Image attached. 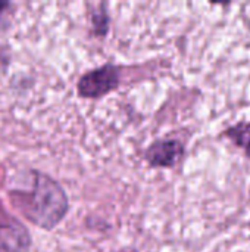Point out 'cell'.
I'll return each mask as SVG.
<instances>
[{
  "mask_svg": "<svg viewBox=\"0 0 250 252\" xmlns=\"http://www.w3.org/2000/svg\"><path fill=\"white\" fill-rule=\"evenodd\" d=\"M31 186L25 190L10 192L9 196L16 210L25 219L43 229H53L66 216L69 202L65 190L49 176L31 171Z\"/></svg>",
  "mask_w": 250,
  "mask_h": 252,
  "instance_id": "1",
  "label": "cell"
},
{
  "mask_svg": "<svg viewBox=\"0 0 250 252\" xmlns=\"http://www.w3.org/2000/svg\"><path fill=\"white\" fill-rule=\"evenodd\" d=\"M119 68L113 63L102 65L96 69L85 72L77 84L78 94L81 97L96 99L102 97L119 87Z\"/></svg>",
  "mask_w": 250,
  "mask_h": 252,
  "instance_id": "2",
  "label": "cell"
},
{
  "mask_svg": "<svg viewBox=\"0 0 250 252\" xmlns=\"http://www.w3.org/2000/svg\"><path fill=\"white\" fill-rule=\"evenodd\" d=\"M29 245L28 230L0 205V252H27Z\"/></svg>",
  "mask_w": 250,
  "mask_h": 252,
  "instance_id": "3",
  "label": "cell"
},
{
  "mask_svg": "<svg viewBox=\"0 0 250 252\" xmlns=\"http://www.w3.org/2000/svg\"><path fill=\"white\" fill-rule=\"evenodd\" d=\"M184 155V145L177 139H161L153 142L144 152L150 167L172 168Z\"/></svg>",
  "mask_w": 250,
  "mask_h": 252,
  "instance_id": "4",
  "label": "cell"
},
{
  "mask_svg": "<svg viewBox=\"0 0 250 252\" xmlns=\"http://www.w3.org/2000/svg\"><path fill=\"white\" fill-rule=\"evenodd\" d=\"M224 136L228 137L239 148L245 149L246 155L250 158V123L242 121L228 127L224 131Z\"/></svg>",
  "mask_w": 250,
  "mask_h": 252,
  "instance_id": "5",
  "label": "cell"
},
{
  "mask_svg": "<svg viewBox=\"0 0 250 252\" xmlns=\"http://www.w3.org/2000/svg\"><path fill=\"white\" fill-rule=\"evenodd\" d=\"M91 25L93 32L97 37H105L109 31V15L105 9V4H100V9L91 12Z\"/></svg>",
  "mask_w": 250,
  "mask_h": 252,
  "instance_id": "6",
  "label": "cell"
},
{
  "mask_svg": "<svg viewBox=\"0 0 250 252\" xmlns=\"http://www.w3.org/2000/svg\"><path fill=\"white\" fill-rule=\"evenodd\" d=\"M9 6V3H6V1H0V12L3 10V9H6Z\"/></svg>",
  "mask_w": 250,
  "mask_h": 252,
  "instance_id": "7",
  "label": "cell"
}]
</instances>
